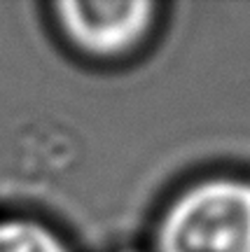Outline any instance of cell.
Returning a JSON list of instances; mask_svg holds the SVG:
<instances>
[{"label": "cell", "instance_id": "6da1fadb", "mask_svg": "<svg viewBox=\"0 0 250 252\" xmlns=\"http://www.w3.org/2000/svg\"><path fill=\"white\" fill-rule=\"evenodd\" d=\"M150 252H250V175L215 171L180 185L157 213Z\"/></svg>", "mask_w": 250, "mask_h": 252}, {"label": "cell", "instance_id": "277c9868", "mask_svg": "<svg viewBox=\"0 0 250 252\" xmlns=\"http://www.w3.org/2000/svg\"><path fill=\"white\" fill-rule=\"evenodd\" d=\"M112 252H150V250H147V248H145V250L143 248H119V250H112Z\"/></svg>", "mask_w": 250, "mask_h": 252}, {"label": "cell", "instance_id": "7a4b0ae2", "mask_svg": "<svg viewBox=\"0 0 250 252\" xmlns=\"http://www.w3.org/2000/svg\"><path fill=\"white\" fill-rule=\"evenodd\" d=\"M52 21L63 45L84 61L115 65L143 54L164 24L154 0H59Z\"/></svg>", "mask_w": 250, "mask_h": 252}, {"label": "cell", "instance_id": "3957f363", "mask_svg": "<svg viewBox=\"0 0 250 252\" xmlns=\"http://www.w3.org/2000/svg\"><path fill=\"white\" fill-rule=\"evenodd\" d=\"M0 252H72V248L47 222L0 217Z\"/></svg>", "mask_w": 250, "mask_h": 252}]
</instances>
